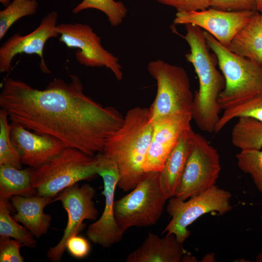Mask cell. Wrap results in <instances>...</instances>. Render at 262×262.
Instances as JSON below:
<instances>
[{
    "label": "cell",
    "mask_w": 262,
    "mask_h": 262,
    "mask_svg": "<svg viewBox=\"0 0 262 262\" xmlns=\"http://www.w3.org/2000/svg\"><path fill=\"white\" fill-rule=\"evenodd\" d=\"M71 81L54 79L43 90L7 78L0 94V106L11 122L39 134L53 136L66 147L90 156L103 153L109 138L122 125L116 109L103 106L83 93L77 75Z\"/></svg>",
    "instance_id": "obj_1"
},
{
    "label": "cell",
    "mask_w": 262,
    "mask_h": 262,
    "mask_svg": "<svg viewBox=\"0 0 262 262\" xmlns=\"http://www.w3.org/2000/svg\"><path fill=\"white\" fill-rule=\"evenodd\" d=\"M153 125L149 108L129 110L121 127L106 142L103 153L116 163L117 186L124 191L133 189L145 176L143 166L150 146Z\"/></svg>",
    "instance_id": "obj_2"
},
{
    "label": "cell",
    "mask_w": 262,
    "mask_h": 262,
    "mask_svg": "<svg viewBox=\"0 0 262 262\" xmlns=\"http://www.w3.org/2000/svg\"><path fill=\"white\" fill-rule=\"evenodd\" d=\"M184 26L186 33L182 37L190 47L185 57L193 66L199 81V89L194 97L192 119L202 131L213 132L220 118L217 99L225 87V79L216 68V56L209 51L204 31L192 24Z\"/></svg>",
    "instance_id": "obj_3"
},
{
    "label": "cell",
    "mask_w": 262,
    "mask_h": 262,
    "mask_svg": "<svg viewBox=\"0 0 262 262\" xmlns=\"http://www.w3.org/2000/svg\"><path fill=\"white\" fill-rule=\"evenodd\" d=\"M206 43L217 58L225 86L217 103L224 110L262 93V65L230 51L204 31Z\"/></svg>",
    "instance_id": "obj_4"
},
{
    "label": "cell",
    "mask_w": 262,
    "mask_h": 262,
    "mask_svg": "<svg viewBox=\"0 0 262 262\" xmlns=\"http://www.w3.org/2000/svg\"><path fill=\"white\" fill-rule=\"evenodd\" d=\"M97 169L96 156L66 147L49 162L33 169L32 184L37 195L53 198L65 188L93 177Z\"/></svg>",
    "instance_id": "obj_5"
},
{
    "label": "cell",
    "mask_w": 262,
    "mask_h": 262,
    "mask_svg": "<svg viewBox=\"0 0 262 262\" xmlns=\"http://www.w3.org/2000/svg\"><path fill=\"white\" fill-rule=\"evenodd\" d=\"M147 68L157 83L156 97L149 108L151 122L177 113L192 114L194 95L186 70L160 59L151 61Z\"/></svg>",
    "instance_id": "obj_6"
},
{
    "label": "cell",
    "mask_w": 262,
    "mask_h": 262,
    "mask_svg": "<svg viewBox=\"0 0 262 262\" xmlns=\"http://www.w3.org/2000/svg\"><path fill=\"white\" fill-rule=\"evenodd\" d=\"M159 172L146 173L129 194L115 201V218L124 232L132 227L153 226L162 216L167 199L160 187Z\"/></svg>",
    "instance_id": "obj_7"
},
{
    "label": "cell",
    "mask_w": 262,
    "mask_h": 262,
    "mask_svg": "<svg viewBox=\"0 0 262 262\" xmlns=\"http://www.w3.org/2000/svg\"><path fill=\"white\" fill-rule=\"evenodd\" d=\"M231 197L229 191L214 185L187 201L175 196L170 198L166 210L171 219L162 234H173L183 244L191 234L188 227L197 218L210 212L223 215L231 211Z\"/></svg>",
    "instance_id": "obj_8"
},
{
    "label": "cell",
    "mask_w": 262,
    "mask_h": 262,
    "mask_svg": "<svg viewBox=\"0 0 262 262\" xmlns=\"http://www.w3.org/2000/svg\"><path fill=\"white\" fill-rule=\"evenodd\" d=\"M221 169L217 150L195 132L193 147L174 196L186 200L209 189L215 185Z\"/></svg>",
    "instance_id": "obj_9"
},
{
    "label": "cell",
    "mask_w": 262,
    "mask_h": 262,
    "mask_svg": "<svg viewBox=\"0 0 262 262\" xmlns=\"http://www.w3.org/2000/svg\"><path fill=\"white\" fill-rule=\"evenodd\" d=\"M59 41L67 48H77L75 57L80 64L92 67L105 66L118 81L123 78L118 59L102 46L100 37L87 24L62 23L57 25Z\"/></svg>",
    "instance_id": "obj_10"
},
{
    "label": "cell",
    "mask_w": 262,
    "mask_h": 262,
    "mask_svg": "<svg viewBox=\"0 0 262 262\" xmlns=\"http://www.w3.org/2000/svg\"><path fill=\"white\" fill-rule=\"evenodd\" d=\"M96 195L94 188L89 184L79 186L78 183L61 191L52 202L60 201L67 213L68 220L64 234L59 242L50 247L47 256L52 262L61 261L66 249L68 239L80 232L85 227L84 220H95L98 211L93 198Z\"/></svg>",
    "instance_id": "obj_11"
},
{
    "label": "cell",
    "mask_w": 262,
    "mask_h": 262,
    "mask_svg": "<svg viewBox=\"0 0 262 262\" xmlns=\"http://www.w3.org/2000/svg\"><path fill=\"white\" fill-rule=\"evenodd\" d=\"M98 160V174L103 181V194L105 206L100 218L88 227L86 235L94 244L108 248L118 243L124 232L119 227L115 216L114 197L119 179L115 162L103 153L96 155Z\"/></svg>",
    "instance_id": "obj_12"
},
{
    "label": "cell",
    "mask_w": 262,
    "mask_h": 262,
    "mask_svg": "<svg viewBox=\"0 0 262 262\" xmlns=\"http://www.w3.org/2000/svg\"><path fill=\"white\" fill-rule=\"evenodd\" d=\"M257 12H227L210 7L201 11L177 12L173 23L196 25L228 48L233 38Z\"/></svg>",
    "instance_id": "obj_13"
},
{
    "label": "cell",
    "mask_w": 262,
    "mask_h": 262,
    "mask_svg": "<svg viewBox=\"0 0 262 262\" xmlns=\"http://www.w3.org/2000/svg\"><path fill=\"white\" fill-rule=\"evenodd\" d=\"M58 17L57 12L52 11L44 17L38 27L31 33L25 35L16 33L5 41L0 48V72H9L14 57L25 53L38 55L42 71L50 73L45 62L43 50L49 39L59 36L56 31Z\"/></svg>",
    "instance_id": "obj_14"
},
{
    "label": "cell",
    "mask_w": 262,
    "mask_h": 262,
    "mask_svg": "<svg viewBox=\"0 0 262 262\" xmlns=\"http://www.w3.org/2000/svg\"><path fill=\"white\" fill-rule=\"evenodd\" d=\"M191 114L177 113L153 123L151 140L143 169L145 173L160 172L181 134L191 128Z\"/></svg>",
    "instance_id": "obj_15"
},
{
    "label": "cell",
    "mask_w": 262,
    "mask_h": 262,
    "mask_svg": "<svg viewBox=\"0 0 262 262\" xmlns=\"http://www.w3.org/2000/svg\"><path fill=\"white\" fill-rule=\"evenodd\" d=\"M10 136L22 164L33 169L49 162L66 147L62 141L53 136L32 132L13 122L10 123Z\"/></svg>",
    "instance_id": "obj_16"
},
{
    "label": "cell",
    "mask_w": 262,
    "mask_h": 262,
    "mask_svg": "<svg viewBox=\"0 0 262 262\" xmlns=\"http://www.w3.org/2000/svg\"><path fill=\"white\" fill-rule=\"evenodd\" d=\"M194 132L190 128L181 134L159 172L160 187L167 199L175 196L180 185L186 162L193 147Z\"/></svg>",
    "instance_id": "obj_17"
},
{
    "label": "cell",
    "mask_w": 262,
    "mask_h": 262,
    "mask_svg": "<svg viewBox=\"0 0 262 262\" xmlns=\"http://www.w3.org/2000/svg\"><path fill=\"white\" fill-rule=\"evenodd\" d=\"M186 253L173 234L160 237L149 232L142 244L130 253L127 262H180Z\"/></svg>",
    "instance_id": "obj_18"
},
{
    "label": "cell",
    "mask_w": 262,
    "mask_h": 262,
    "mask_svg": "<svg viewBox=\"0 0 262 262\" xmlns=\"http://www.w3.org/2000/svg\"><path fill=\"white\" fill-rule=\"evenodd\" d=\"M13 207L16 213L13 218L21 223L37 238L47 233L52 219L44 212V209L53 202L52 197L36 195L30 196H14L11 198Z\"/></svg>",
    "instance_id": "obj_19"
},
{
    "label": "cell",
    "mask_w": 262,
    "mask_h": 262,
    "mask_svg": "<svg viewBox=\"0 0 262 262\" xmlns=\"http://www.w3.org/2000/svg\"><path fill=\"white\" fill-rule=\"evenodd\" d=\"M228 49L262 65V15L257 12L231 41Z\"/></svg>",
    "instance_id": "obj_20"
},
{
    "label": "cell",
    "mask_w": 262,
    "mask_h": 262,
    "mask_svg": "<svg viewBox=\"0 0 262 262\" xmlns=\"http://www.w3.org/2000/svg\"><path fill=\"white\" fill-rule=\"evenodd\" d=\"M33 168L18 169L0 166V200L14 196H30L37 195L31 181Z\"/></svg>",
    "instance_id": "obj_21"
},
{
    "label": "cell",
    "mask_w": 262,
    "mask_h": 262,
    "mask_svg": "<svg viewBox=\"0 0 262 262\" xmlns=\"http://www.w3.org/2000/svg\"><path fill=\"white\" fill-rule=\"evenodd\" d=\"M232 144L241 150L262 148V121L242 116L238 118L231 134Z\"/></svg>",
    "instance_id": "obj_22"
},
{
    "label": "cell",
    "mask_w": 262,
    "mask_h": 262,
    "mask_svg": "<svg viewBox=\"0 0 262 262\" xmlns=\"http://www.w3.org/2000/svg\"><path fill=\"white\" fill-rule=\"evenodd\" d=\"M12 206L9 200H0V236L13 238L24 246L35 247L37 243L33 234L11 216Z\"/></svg>",
    "instance_id": "obj_23"
},
{
    "label": "cell",
    "mask_w": 262,
    "mask_h": 262,
    "mask_svg": "<svg viewBox=\"0 0 262 262\" xmlns=\"http://www.w3.org/2000/svg\"><path fill=\"white\" fill-rule=\"evenodd\" d=\"M248 116L262 121V93L224 110L214 130L217 133L230 120Z\"/></svg>",
    "instance_id": "obj_24"
},
{
    "label": "cell",
    "mask_w": 262,
    "mask_h": 262,
    "mask_svg": "<svg viewBox=\"0 0 262 262\" xmlns=\"http://www.w3.org/2000/svg\"><path fill=\"white\" fill-rule=\"evenodd\" d=\"M95 9L104 13L111 26L116 27L123 21L128 9L121 1L115 0H82L72 12L74 14L87 9Z\"/></svg>",
    "instance_id": "obj_25"
},
{
    "label": "cell",
    "mask_w": 262,
    "mask_h": 262,
    "mask_svg": "<svg viewBox=\"0 0 262 262\" xmlns=\"http://www.w3.org/2000/svg\"><path fill=\"white\" fill-rule=\"evenodd\" d=\"M37 0H13L6 7L0 11V39L19 19L34 15L37 11Z\"/></svg>",
    "instance_id": "obj_26"
},
{
    "label": "cell",
    "mask_w": 262,
    "mask_h": 262,
    "mask_svg": "<svg viewBox=\"0 0 262 262\" xmlns=\"http://www.w3.org/2000/svg\"><path fill=\"white\" fill-rule=\"evenodd\" d=\"M6 111L0 110V166L5 165L21 169L19 152L14 146L10 136V124Z\"/></svg>",
    "instance_id": "obj_27"
},
{
    "label": "cell",
    "mask_w": 262,
    "mask_h": 262,
    "mask_svg": "<svg viewBox=\"0 0 262 262\" xmlns=\"http://www.w3.org/2000/svg\"><path fill=\"white\" fill-rule=\"evenodd\" d=\"M236 157L239 169L250 175L256 187L262 192V151L241 150Z\"/></svg>",
    "instance_id": "obj_28"
},
{
    "label": "cell",
    "mask_w": 262,
    "mask_h": 262,
    "mask_svg": "<svg viewBox=\"0 0 262 262\" xmlns=\"http://www.w3.org/2000/svg\"><path fill=\"white\" fill-rule=\"evenodd\" d=\"M24 245L16 239L10 237H0V262H23L24 260L20 253V248Z\"/></svg>",
    "instance_id": "obj_29"
},
{
    "label": "cell",
    "mask_w": 262,
    "mask_h": 262,
    "mask_svg": "<svg viewBox=\"0 0 262 262\" xmlns=\"http://www.w3.org/2000/svg\"><path fill=\"white\" fill-rule=\"evenodd\" d=\"M210 7L227 12L257 11L256 0H210Z\"/></svg>",
    "instance_id": "obj_30"
},
{
    "label": "cell",
    "mask_w": 262,
    "mask_h": 262,
    "mask_svg": "<svg viewBox=\"0 0 262 262\" xmlns=\"http://www.w3.org/2000/svg\"><path fill=\"white\" fill-rule=\"evenodd\" d=\"M175 8L177 12L201 11L210 8V0H154Z\"/></svg>",
    "instance_id": "obj_31"
},
{
    "label": "cell",
    "mask_w": 262,
    "mask_h": 262,
    "mask_svg": "<svg viewBox=\"0 0 262 262\" xmlns=\"http://www.w3.org/2000/svg\"><path fill=\"white\" fill-rule=\"evenodd\" d=\"M90 249V245L88 240L78 235L70 237L66 246V249L69 254L78 259L86 257L89 254Z\"/></svg>",
    "instance_id": "obj_32"
},
{
    "label": "cell",
    "mask_w": 262,
    "mask_h": 262,
    "mask_svg": "<svg viewBox=\"0 0 262 262\" xmlns=\"http://www.w3.org/2000/svg\"><path fill=\"white\" fill-rule=\"evenodd\" d=\"M197 260L195 257L190 255L189 254L185 253L181 260V262H197Z\"/></svg>",
    "instance_id": "obj_33"
},
{
    "label": "cell",
    "mask_w": 262,
    "mask_h": 262,
    "mask_svg": "<svg viewBox=\"0 0 262 262\" xmlns=\"http://www.w3.org/2000/svg\"><path fill=\"white\" fill-rule=\"evenodd\" d=\"M203 262H214L215 261L214 256L213 253H209L207 254L203 259Z\"/></svg>",
    "instance_id": "obj_34"
},
{
    "label": "cell",
    "mask_w": 262,
    "mask_h": 262,
    "mask_svg": "<svg viewBox=\"0 0 262 262\" xmlns=\"http://www.w3.org/2000/svg\"><path fill=\"white\" fill-rule=\"evenodd\" d=\"M257 4V10L262 14V0H256Z\"/></svg>",
    "instance_id": "obj_35"
},
{
    "label": "cell",
    "mask_w": 262,
    "mask_h": 262,
    "mask_svg": "<svg viewBox=\"0 0 262 262\" xmlns=\"http://www.w3.org/2000/svg\"><path fill=\"white\" fill-rule=\"evenodd\" d=\"M256 260L257 262H262V251L260 253H259V254L257 256L256 258Z\"/></svg>",
    "instance_id": "obj_36"
},
{
    "label": "cell",
    "mask_w": 262,
    "mask_h": 262,
    "mask_svg": "<svg viewBox=\"0 0 262 262\" xmlns=\"http://www.w3.org/2000/svg\"><path fill=\"white\" fill-rule=\"evenodd\" d=\"M11 0H0V2L3 5L7 6L10 3Z\"/></svg>",
    "instance_id": "obj_37"
},
{
    "label": "cell",
    "mask_w": 262,
    "mask_h": 262,
    "mask_svg": "<svg viewBox=\"0 0 262 262\" xmlns=\"http://www.w3.org/2000/svg\"><path fill=\"white\" fill-rule=\"evenodd\" d=\"M262 15V14H261Z\"/></svg>",
    "instance_id": "obj_38"
}]
</instances>
